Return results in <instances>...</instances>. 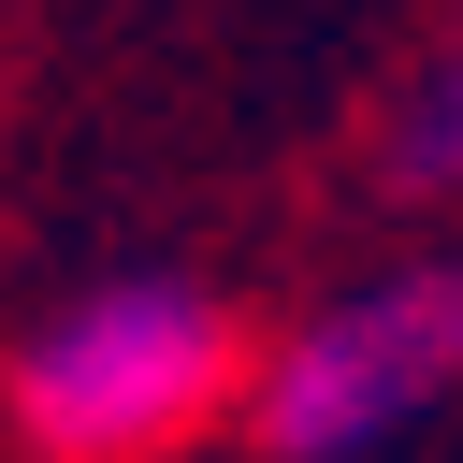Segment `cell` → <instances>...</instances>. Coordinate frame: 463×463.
<instances>
[{"mask_svg":"<svg viewBox=\"0 0 463 463\" xmlns=\"http://www.w3.org/2000/svg\"><path fill=\"white\" fill-rule=\"evenodd\" d=\"M449 376H463V260H420V275H376V289L318 304L260 362L246 420H260L275 463H347V449L405 434Z\"/></svg>","mask_w":463,"mask_h":463,"instance_id":"2","label":"cell"},{"mask_svg":"<svg viewBox=\"0 0 463 463\" xmlns=\"http://www.w3.org/2000/svg\"><path fill=\"white\" fill-rule=\"evenodd\" d=\"M246 376V333L232 304L174 289V275H130V289H87L72 318H43L14 347V434L43 463H159L174 434H203Z\"/></svg>","mask_w":463,"mask_h":463,"instance_id":"1","label":"cell"},{"mask_svg":"<svg viewBox=\"0 0 463 463\" xmlns=\"http://www.w3.org/2000/svg\"><path fill=\"white\" fill-rule=\"evenodd\" d=\"M391 174H405V188H463V43L405 87V116H391Z\"/></svg>","mask_w":463,"mask_h":463,"instance_id":"3","label":"cell"}]
</instances>
